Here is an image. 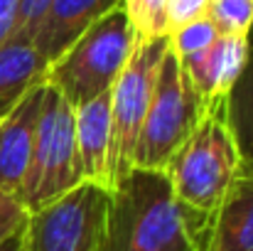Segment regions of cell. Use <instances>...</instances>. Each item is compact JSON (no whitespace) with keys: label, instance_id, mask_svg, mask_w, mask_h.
I'll return each mask as SVG.
<instances>
[{"label":"cell","instance_id":"ac0fdd59","mask_svg":"<svg viewBox=\"0 0 253 251\" xmlns=\"http://www.w3.org/2000/svg\"><path fill=\"white\" fill-rule=\"evenodd\" d=\"M25 219H27L25 204L17 197L0 190V244L20 232L25 227Z\"/></svg>","mask_w":253,"mask_h":251},{"label":"cell","instance_id":"5b68a950","mask_svg":"<svg viewBox=\"0 0 253 251\" xmlns=\"http://www.w3.org/2000/svg\"><path fill=\"white\" fill-rule=\"evenodd\" d=\"M202 111L204 103L192 89L177 54L168 47L145 121L135 141L133 167L163 172L179 146L187 141V136L194 131Z\"/></svg>","mask_w":253,"mask_h":251},{"label":"cell","instance_id":"8992f818","mask_svg":"<svg viewBox=\"0 0 253 251\" xmlns=\"http://www.w3.org/2000/svg\"><path fill=\"white\" fill-rule=\"evenodd\" d=\"M111 192L82 182L49 204L27 212L22 251H103Z\"/></svg>","mask_w":253,"mask_h":251},{"label":"cell","instance_id":"5bb4252c","mask_svg":"<svg viewBox=\"0 0 253 251\" xmlns=\"http://www.w3.org/2000/svg\"><path fill=\"white\" fill-rule=\"evenodd\" d=\"M226 118L241 155V172L253 175V27L249 32L246 64L226 94Z\"/></svg>","mask_w":253,"mask_h":251},{"label":"cell","instance_id":"6da1fadb","mask_svg":"<svg viewBox=\"0 0 253 251\" xmlns=\"http://www.w3.org/2000/svg\"><path fill=\"white\" fill-rule=\"evenodd\" d=\"M103 251H202V229L172 195L165 172L130 167L108 197Z\"/></svg>","mask_w":253,"mask_h":251},{"label":"cell","instance_id":"2e32d148","mask_svg":"<svg viewBox=\"0 0 253 251\" xmlns=\"http://www.w3.org/2000/svg\"><path fill=\"white\" fill-rule=\"evenodd\" d=\"M204 15L219 35H249L253 27V0H209Z\"/></svg>","mask_w":253,"mask_h":251},{"label":"cell","instance_id":"52a82bcc","mask_svg":"<svg viewBox=\"0 0 253 251\" xmlns=\"http://www.w3.org/2000/svg\"><path fill=\"white\" fill-rule=\"evenodd\" d=\"M168 37L138 40L123 72L111 86V175L113 187L133 167V151L145 121L158 72L168 52Z\"/></svg>","mask_w":253,"mask_h":251},{"label":"cell","instance_id":"8fae6325","mask_svg":"<svg viewBox=\"0 0 253 251\" xmlns=\"http://www.w3.org/2000/svg\"><path fill=\"white\" fill-rule=\"evenodd\" d=\"M74 113L84 182L111 192V91L74 106Z\"/></svg>","mask_w":253,"mask_h":251},{"label":"cell","instance_id":"ba28073f","mask_svg":"<svg viewBox=\"0 0 253 251\" xmlns=\"http://www.w3.org/2000/svg\"><path fill=\"white\" fill-rule=\"evenodd\" d=\"M44 82H37L0 118V190L17 197L27 175Z\"/></svg>","mask_w":253,"mask_h":251},{"label":"cell","instance_id":"30bf717a","mask_svg":"<svg viewBox=\"0 0 253 251\" xmlns=\"http://www.w3.org/2000/svg\"><path fill=\"white\" fill-rule=\"evenodd\" d=\"M249 54V35H219L207 50L179 59L192 89L207 106L224 99L236 84Z\"/></svg>","mask_w":253,"mask_h":251},{"label":"cell","instance_id":"277c9868","mask_svg":"<svg viewBox=\"0 0 253 251\" xmlns=\"http://www.w3.org/2000/svg\"><path fill=\"white\" fill-rule=\"evenodd\" d=\"M82 182L84 172L77 146L74 106L57 89L44 84L35 146L22 182L20 202L27 212H35Z\"/></svg>","mask_w":253,"mask_h":251},{"label":"cell","instance_id":"9c48e42d","mask_svg":"<svg viewBox=\"0 0 253 251\" xmlns=\"http://www.w3.org/2000/svg\"><path fill=\"white\" fill-rule=\"evenodd\" d=\"M118 5L121 0H49L30 35V42L44 62V69L84 30Z\"/></svg>","mask_w":253,"mask_h":251},{"label":"cell","instance_id":"44dd1931","mask_svg":"<svg viewBox=\"0 0 253 251\" xmlns=\"http://www.w3.org/2000/svg\"><path fill=\"white\" fill-rule=\"evenodd\" d=\"M20 5H22V0H0V45L12 37L17 15H20Z\"/></svg>","mask_w":253,"mask_h":251},{"label":"cell","instance_id":"ffe728a7","mask_svg":"<svg viewBox=\"0 0 253 251\" xmlns=\"http://www.w3.org/2000/svg\"><path fill=\"white\" fill-rule=\"evenodd\" d=\"M209 0H169V32L199 15H204Z\"/></svg>","mask_w":253,"mask_h":251},{"label":"cell","instance_id":"7a4b0ae2","mask_svg":"<svg viewBox=\"0 0 253 251\" xmlns=\"http://www.w3.org/2000/svg\"><path fill=\"white\" fill-rule=\"evenodd\" d=\"M172 195L204 234L231 182L241 175V155L226 118V96L204 106L194 131L163 170Z\"/></svg>","mask_w":253,"mask_h":251},{"label":"cell","instance_id":"d6986e66","mask_svg":"<svg viewBox=\"0 0 253 251\" xmlns=\"http://www.w3.org/2000/svg\"><path fill=\"white\" fill-rule=\"evenodd\" d=\"M47 5H49V0H22L12 37H17V40H27V42H30V35H32V30H35L37 20L42 17V12H44Z\"/></svg>","mask_w":253,"mask_h":251},{"label":"cell","instance_id":"7402d4cb","mask_svg":"<svg viewBox=\"0 0 253 251\" xmlns=\"http://www.w3.org/2000/svg\"><path fill=\"white\" fill-rule=\"evenodd\" d=\"M0 251H22V229L17 234H12L10 239H5L0 244Z\"/></svg>","mask_w":253,"mask_h":251},{"label":"cell","instance_id":"4fadbf2b","mask_svg":"<svg viewBox=\"0 0 253 251\" xmlns=\"http://www.w3.org/2000/svg\"><path fill=\"white\" fill-rule=\"evenodd\" d=\"M44 62L27 40L10 37L0 45V118L35 86L42 82Z\"/></svg>","mask_w":253,"mask_h":251},{"label":"cell","instance_id":"e0dca14e","mask_svg":"<svg viewBox=\"0 0 253 251\" xmlns=\"http://www.w3.org/2000/svg\"><path fill=\"white\" fill-rule=\"evenodd\" d=\"M216 37H219V32L211 25V20L207 15H199V17L174 27L168 35V42H169V50L177 54V59H184L189 54H197V52L207 50Z\"/></svg>","mask_w":253,"mask_h":251},{"label":"cell","instance_id":"7c38bea8","mask_svg":"<svg viewBox=\"0 0 253 251\" xmlns=\"http://www.w3.org/2000/svg\"><path fill=\"white\" fill-rule=\"evenodd\" d=\"M202 251H253V175L241 172L209 219Z\"/></svg>","mask_w":253,"mask_h":251},{"label":"cell","instance_id":"9a60e30c","mask_svg":"<svg viewBox=\"0 0 253 251\" xmlns=\"http://www.w3.org/2000/svg\"><path fill=\"white\" fill-rule=\"evenodd\" d=\"M138 40L169 35V0H121Z\"/></svg>","mask_w":253,"mask_h":251},{"label":"cell","instance_id":"3957f363","mask_svg":"<svg viewBox=\"0 0 253 251\" xmlns=\"http://www.w3.org/2000/svg\"><path fill=\"white\" fill-rule=\"evenodd\" d=\"M138 35L123 10L113 7L84 30L42 74V82L57 89L72 106L108 94L123 72Z\"/></svg>","mask_w":253,"mask_h":251}]
</instances>
